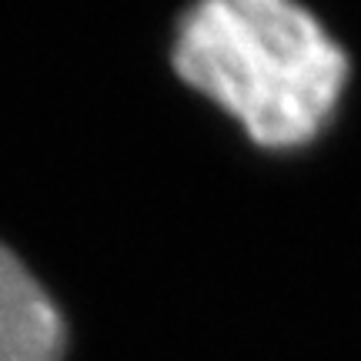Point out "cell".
Masks as SVG:
<instances>
[{"mask_svg":"<svg viewBox=\"0 0 361 361\" xmlns=\"http://www.w3.org/2000/svg\"><path fill=\"white\" fill-rule=\"evenodd\" d=\"M67 348L71 328L61 305L0 241V361H67Z\"/></svg>","mask_w":361,"mask_h":361,"instance_id":"7a4b0ae2","label":"cell"},{"mask_svg":"<svg viewBox=\"0 0 361 361\" xmlns=\"http://www.w3.org/2000/svg\"><path fill=\"white\" fill-rule=\"evenodd\" d=\"M171 67L271 154L318 141L351 78L345 47L301 0H194L174 20Z\"/></svg>","mask_w":361,"mask_h":361,"instance_id":"6da1fadb","label":"cell"}]
</instances>
